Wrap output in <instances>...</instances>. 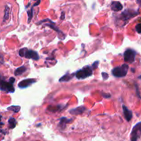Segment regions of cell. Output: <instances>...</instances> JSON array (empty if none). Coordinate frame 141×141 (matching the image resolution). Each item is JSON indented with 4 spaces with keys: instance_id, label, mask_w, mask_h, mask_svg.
<instances>
[{
    "instance_id": "6da1fadb",
    "label": "cell",
    "mask_w": 141,
    "mask_h": 141,
    "mask_svg": "<svg viewBox=\"0 0 141 141\" xmlns=\"http://www.w3.org/2000/svg\"><path fill=\"white\" fill-rule=\"evenodd\" d=\"M19 55L21 57H25L29 59H33L35 61H38L39 59V54L33 50H28L26 48H24L19 50Z\"/></svg>"
},
{
    "instance_id": "7a4b0ae2",
    "label": "cell",
    "mask_w": 141,
    "mask_h": 141,
    "mask_svg": "<svg viewBox=\"0 0 141 141\" xmlns=\"http://www.w3.org/2000/svg\"><path fill=\"white\" fill-rule=\"evenodd\" d=\"M129 70V66L127 64H123L121 66H118L113 68L112 70V74L115 77L121 78L124 77L127 75Z\"/></svg>"
},
{
    "instance_id": "3957f363",
    "label": "cell",
    "mask_w": 141,
    "mask_h": 141,
    "mask_svg": "<svg viewBox=\"0 0 141 141\" xmlns=\"http://www.w3.org/2000/svg\"><path fill=\"white\" fill-rule=\"evenodd\" d=\"M92 74H93V70H92V67L86 66L81 70H78L76 73H74V75L78 79H86V78L92 76Z\"/></svg>"
},
{
    "instance_id": "277c9868",
    "label": "cell",
    "mask_w": 141,
    "mask_h": 141,
    "mask_svg": "<svg viewBox=\"0 0 141 141\" xmlns=\"http://www.w3.org/2000/svg\"><path fill=\"white\" fill-rule=\"evenodd\" d=\"M0 90L6 93H13L14 92V88L12 84L6 81L0 76Z\"/></svg>"
},
{
    "instance_id": "5b68a950",
    "label": "cell",
    "mask_w": 141,
    "mask_h": 141,
    "mask_svg": "<svg viewBox=\"0 0 141 141\" xmlns=\"http://www.w3.org/2000/svg\"><path fill=\"white\" fill-rule=\"evenodd\" d=\"M136 56V52L134 50H126L123 54L124 61L127 63H129V64H132L135 61Z\"/></svg>"
},
{
    "instance_id": "8992f818",
    "label": "cell",
    "mask_w": 141,
    "mask_h": 141,
    "mask_svg": "<svg viewBox=\"0 0 141 141\" xmlns=\"http://www.w3.org/2000/svg\"><path fill=\"white\" fill-rule=\"evenodd\" d=\"M141 136V122L134 126L131 132V141H137Z\"/></svg>"
},
{
    "instance_id": "52a82bcc",
    "label": "cell",
    "mask_w": 141,
    "mask_h": 141,
    "mask_svg": "<svg viewBox=\"0 0 141 141\" xmlns=\"http://www.w3.org/2000/svg\"><path fill=\"white\" fill-rule=\"evenodd\" d=\"M137 14H138V12H136L135 10L127 9L121 13V19L124 21H127L131 18H133L135 16H136Z\"/></svg>"
},
{
    "instance_id": "ba28073f",
    "label": "cell",
    "mask_w": 141,
    "mask_h": 141,
    "mask_svg": "<svg viewBox=\"0 0 141 141\" xmlns=\"http://www.w3.org/2000/svg\"><path fill=\"white\" fill-rule=\"evenodd\" d=\"M35 83H36V80L34 79H27L19 82L18 84V87L19 88L24 89L30 86L32 84H34Z\"/></svg>"
},
{
    "instance_id": "9c48e42d",
    "label": "cell",
    "mask_w": 141,
    "mask_h": 141,
    "mask_svg": "<svg viewBox=\"0 0 141 141\" xmlns=\"http://www.w3.org/2000/svg\"><path fill=\"white\" fill-rule=\"evenodd\" d=\"M45 26H48L49 28H50L51 29H52V30H54V31H56V32H57L58 34H59V35H58V37H59L60 39H61V40H63V39L66 37V35H64V33H62L61 31L57 27L55 26V23L54 22H52V23H50V24H45Z\"/></svg>"
},
{
    "instance_id": "30bf717a",
    "label": "cell",
    "mask_w": 141,
    "mask_h": 141,
    "mask_svg": "<svg viewBox=\"0 0 141 141\" xmlns=\"http://www.w3.org/2000/svg\"><path fill=\"white\" fill-rule=\"evenodd\" d=\"M123 114H124V116H125V119H126L127 121H130L131 119H132V116H133V114H132V112L131 110H129V109L127 108V107L123 105Z\"/></svg>"
},
{
    "instance_id": "8fae6325",
    "label": "cell",
    "mask_w": 141,
    "mask_h": 141,
    "mask_svg": "<svg viewBox=\"0 0 141 141\" xmlns=\"http://www.w3.org/2000/svg\"><path fill=\"white\" fill-rule=\"evenodd\" d=\"M111 8L114 12H119L123 10V6L120 2H112L111 4Z\"/></svg>"
},
{
    "instance_id": "7c38bea8",
    "label": "cell",
    "mask_w": 141,
    "mask_h": 141,
    "mask_svg": "<svg viewBox=\"0 0 141 141\" xmlns=\"http://www.w3.org/2000/svg\"><path fill=\"white\" fill-rule=\"evenodd\" d=\"M86 107L84 106H80L76 108L75 109H72L70 111V113L72 115H80L82 114L84 112H85L86 111Z\"/></svg>"
},
{
    "instance_id": "4fadbf2b",
    "label": "cell",
    "mask_w": 141,
    "mask_h": 141,
    "mask_svg": "<svg viewBox=\"0 0 141 141\" xmlns=\"http://www.w3.org/2000/svg\"><path fill=\"white\" fill-rule=\"evenodd\" d=\"M72 121V119H68L66 117H62L59 120V127L60 129H64L65 127H66V125L68 123H70L71 121Z\"/></svg>"
},
{
    "instance_id": "5bb4252c",
    "label": "cell",
    "mask_w": 141,
    "mask_h": 141,
    "mask_svg": "<svg viewBox=\"0 0 141 141\" xmlns=\"http://www.w3.org/2000/svg\"><path fill=\"white\" fill-rule=\"evenodd\" d=\"M74 75V73L70 74L69 73H67L64 76H63L61 79H59L60 82H68L70 80H71L73 78V76Z\"/></svg>"
},
{
    "instance_id": "9a60e30c",
    "label": "cell",
    "mask_w": 141,
    "mask_h": 141,
    "mask_svg": "<svg viewBox=\"0 0 141 141\" xmlns=\"http://www.w3.org/2000/svg\"><path fill=\"white\" fill-rule=\"evenodd\" d=\"M27 68L26 66H21L19 68H18L17 69L15 70L14 71V75L15 76H20L21 74H23L24 73L26 72Z\"/></svg>"
},
{
    "instance_id": "2e32d148",
    "label": "cell",
    "mask_w": 141,
    "mask_h": 141,
    "mask_svg": "<svg viewBox=\"0 0 141 141\" xmlns=\"http://www.w3.org/2000/svg\"><path fill=\"white\" fill-rule=\"evenodd\" d=\"M9 14H10V8L8 7V6L6 5L5 6V10H4V20L3 21L5 22L6 20H8L9 18Z\"/></svg>"
},
{
    "instance_id": "e0dca14e",
    "label": "cell",
    "mask_w": 141,
    "mask_h": 141,
    "mask_svg": "<svg viewBox=\"0 0 141 141\" xmlns=\"http://www.w3.org/2000/svg\"><path fill=\"white\" fill-rule=\"evenodd\" d=\"M8 124H9V128L10 129H14L17 125V121L14 118H10L8 120Z\"/></svg>"
},
{
    "instance_id": "ac0fdd59",
    "label": "cell",
    "mask_w": 141,
    "mask_h": 141,
    "mask_svg": "<svg viewBox=\"0 0 141 141\" xmlns=\"http://www.w3.org/2000/svg\"><path fill=\"white\" fill-rule=\"evenodd\" d=\"M21 109L20 106H17V105H12V106L8 107L7 109L9 111H12V112H14L15 113H17L19 112Z\"/></svg>"
},
{
    "instance_id": "d6986e66",
    "label": "cell",
    "mask_w": 141,
    "mask_h": 141,
    "mask_svg": "<svg viewBox=\"0 0 141 141\" xmlns=\"http://www.w3.org/2000/svg\"><path fill=\"white\" fill-rule=\"evenodd\" d=\"M27 14H28V23L30 22L31 19H33V8L32 7L30 10L29 11H27Z\"/></svg>"
},
{
    "instance_id": "ffe728a7",
    "label": "cell",
    "mask_w": 141,
    "mask_h": 141,
    "mask_svg": "<svg viewBox=\"0 0 141 141\" xmlns=\"http://www.w3.org/2000/svg\"><path fill=\"white\" fill-rule=\"evenodd\" d=\"M136 30L138 33L140 34L141 33V24H138L136 25Z\"/></svg>"
},
{
    "instance_id": "44dd1931",
    "label": "cell",
    "mask_w": 141,
    "mask_h": 141,
    "mask_svg": "<svg viewBox=\"0 0 141 141\" xmlns=\"http://www.w3.org/2000/svg\"><path fill=\"white\" fill-rule=\"evenodd\" d=\"M98 64H99V61H96L95 62H94L93 63V64H92V70H94V69H96V68H97V67H98Z\"/></svg>"
},
{
    "instance_id": "7402d4cb",
    "label": "cell",
    "mask_w": 141,
    "mask_h": 141,
    "mask_svg": "<svg viewBox=\"0 0 141 141\" xmlns=\"http://www.w3.org/2000/svg\"><path fill=\"white\" fill-rule=\"evenodd\" d=\"M101 74H102L103 80H107L109 78V74L107 73H106V72H102Z\"/></svg>"
},
{
    "instance_id": "603a6c76",
    "label": "cell",
    "mask_w": 141,
    "mask_h": 141,
    "mask_svg": "<svg viewBox=\"0 0 141 141\" xmlns=\"http://www.w3.org/2000/svg\"><path fill=\"white\" fill-rule=\"evenodd\" d=\"M14 81H15V79H14V77H10V79H9V83H10L13 85V83H14Z\"/></svg>"
},
{
    "instance_id": "cb8c5ba5",
    "label": "cell",
    "mask_w": 141,
    "mask_h": 141,
    "mask_svg": "<svg viewBox=\"0 0 141 141\" xmlns=\"http://www.w3.org/2000/svg\"><path fill=\"white\" fill-rule=\"evenodd\" d=\"M102 96L104 97V98H110L111 97V95L110 94H107L106 95V94H105V93H102Z\"/></svg>"
},
{
    "instance_id": "d4e9b609",
    "label": "cell",
    "mask_w": 141,
    "mask_h": 141,
    "mask_svg": "<svg viewBox=\"0 0 141 141\" xmlns=\"http://www.w3.org/2000/svg\"><path fill=\"white\" fill-rule=\"evenodd\" d=\"M64 19H65V12H62L61 16V20H64Z\"/></svg>"
},
{
    "instance_id": "484cf974",
    "label": "cell",
    "mask_w": 141,
    "mask_h": 141,
    "mask_svg": "<svg viewBox=\"0 0 141 141\" xmlns=\"http://www.w3.org/2000/svg\"><path fill=\"white\" fill-rule=\"evenodd\" d=\"M40 3H41V2H40V1H38V2H37L35 4H34V5H33V8H34V7H35V6H37V5H39Z\"/></svg>"
},
{
    "instance_id": "4316f807",
    "label": "cell",
    "mask_w": 141,
    "mask_h": 141,
    "mask_svg": "<svg viewBox=\"0 0 141 141\" xmlns=\"http://www.w3.org/2000/svg\"><path fill=\"white\" fill-rule=\"evenodd\" d=\"M3 61H4V57L2 56V54H0V61L3 63Z\"/></svg>"
},
{
    "instance_id": "83f0119b",
    "label": "cell",
    "mask_w": 141,
    "mask_h": 141,
    "mask_svg": "<svg viewBox=\"0 0 141 141\" xmlns=\"http://www.w3.org/2000/svg\"><path fill=\"white\" fill-rule=\"evenodd\" d=\"M136 2H137L138 4H139V6L141 7V0H138V1Z\"/></svg>"
},
{
    "instance_id": "f1b7e54d",
    "label": "cell",
    "mask_w": 141,
    "mask_h": 141,
    "mask_svg": "<svg viewBox=\"0 0 141 141\" xmlns=\"http://www.w3.org/2000/svg\"><path fill=\"white\" fill-rule=\"evenodd\" d=\"M131 71H132V72H134L135 70H134V69H131Z\"/></svg>"
},
{
    "instance_id": "f546056e",
    "label": "cell",
    "mask_w": 141,
    "mask_h": 141,
    "mask_svg": "<svg viewBox=\"0 0 141 141\" xmlns=\"http://www.w3.org/2000/svg\"><path fill=\"white\" fill-rule=\"evenodd\" d=\"M138 79H141V75L138 76Z\"/></svg>"
},
{
    "instance_id": "4dcf8cb0",
    "label": "cell",
    "mask_w": 141,
    "mask_h": 141,
    "mask_svg": "<svg viewBox=\"0 0 141 141\" xmlns=\"http://www.w3.org/2000/svg\"><path fill=\"white\" fill-rule=\"evenodd\" d=\"M1 120H2V116L0 115V121H1Z\"/></svg>"
}]
</instances>
